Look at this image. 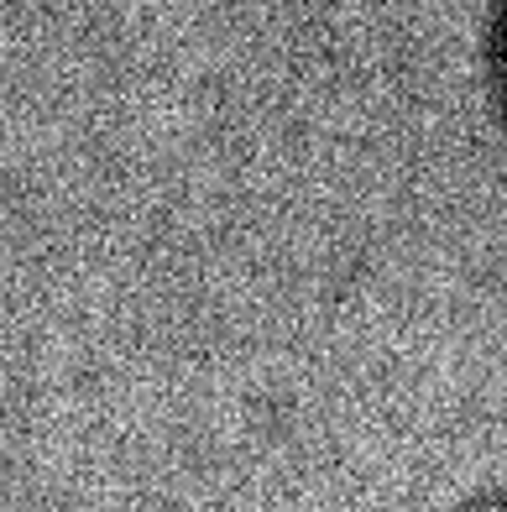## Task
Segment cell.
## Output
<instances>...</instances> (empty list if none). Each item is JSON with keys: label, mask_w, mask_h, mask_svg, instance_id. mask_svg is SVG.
<instances>
[{"label": "cell", "mask_w": 507, "mask_h": 512, "mask_svg": "<svg viewBox=\"0 0 507 512\" xmlns=\"http://www.w3.org/2000/svg\"><path fill=\"white\" fill-rule=\"evenodd\" d=\"M466 512H507V497H487V502H471Z\"/></svg>", "instance_id": "cell-1"}]
</instances>
